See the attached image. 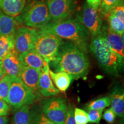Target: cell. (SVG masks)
<instances>
[{"instance_id": "27", "label": "cell", "mask_w": 124, "mask_h": 124, "mask_svg": "<svg viewBox=\"0 0 124 124\" xmlns=\"http://www.w3.org/2000/svg\"><path fill=\"white\" fill-rule=\"evenodd\" d=\"M74 117L75 124H87L89 122L87 113L81 108H75Z\"/></svg>"}, {"instance_id": "20", "label": "cell", "mask_w": 124, "mask_h": 124, "mask_svg": "<svg viewBox=\"0 0 124 124\" xmlns=\"http://www.w3.org/2000/svg\"><path fill=\"white\" fill-rule=\"evenodd\" d=\"M16 110L12 118V124H31L29 105H24Z\"/></svg>"}, {"instance_id": "31", "label": "cell", "mask_w": 124, "mask_h": 124, "mask_svg": "<svg viewBox=\"0 0 124 124\" xmlns=\"http://www.w3.org/2000/svg\"><path fill=\"white\" fill-rule=\"evenodd\" d=\"M116 117V115L115 113L111 108L106 109L103 115V119L108 124H113L115 121Z\"/></svg>"}, {"instance_id": "17", "label": "cell", "mask_w": 124, "mask_h": 124, "mask_svg": "<svg viewBox=\"0 0 124 124\" xmlns=\"http://www.w3.org/2000/svg\"><path fill=\"white\" fill-rule=\"evenodd\" d=\"M18 23L15 18L5 14L0 9V36L14 35Z\"/></svg>"}, {"instance_id": "33", "label": "cell", "mask_w": 124, "mask_h": 124, "mask_svg": "<svg viewBox=\"0 0 124 124\" xmlns=\"http://www.w3.org/2000/svg\"><path fill=\"white\" fill-rule=\"evenodd\" d=\"M86 2L93 8L100 11L101 0H86Z\"/></svg>"}, {"instance_id": "3", "label": "cell", "mask_w": 124, "mask_h": 124, "mask_svg": "<svg viewBox=\"0 0 124 124\" xmlns=\"http://www.w3.org/2000/svg\"><path fill=\"white\" fill-rule=\"evenodd\" d=\"M89 48L100 66L107 73L115 77L121 73L124 59L111 50L101 34L93 36Z\"/></svg>"}, {"instance_id": "37", "label": "cell", "mask_w": 124, "mask_h": 124, "mask_svg": "<svg viewBox=\"0 0 124 124\" xmlns=\"http://www.w3.org/2000/svg\"></svg>"}, {"instance_id": "19", "label": "cell", "mask_w": 124, "mask_h": 124, "mask_svg": "<svg viewBox=\"0 0 124 124\" xmlns=\"http://www.w3.org/2000/svg\"><path fill=\"white\" fill-rule=\"evenodd\" d=\"M111 97V108L116 115L121 118L124 116V95L121 91H114Z\"/></svg>"}, {"instance_id": "2", "label": "cell", "mask_w": 124, "mask_h": 124, "mask_svg": "<svg viewBox=\"0 0 124 124\" xmlns=\"http://www.w3.org/2000/svg\"><path fill=\"white\" fill-rule=\"evenodd\" d=\"M40 30L58 36L62 39L74 43L87 53L90 33L86 28L76 19H68L56 23L49 22Z\"/></svg>"}, {"instance_id": "29", "label": "cell", "mask_w": 124, "mask_h": 124, "mask_svg": "<svg viewBox=\"0 0 124 124\" xmlns=\"http://www.w3.org/2000/svg\"><path fill=\"white\" fill-rule=\"evenodd\" d=\"M74 108L72 105H69L67 108L66 118L63 124H75L74 117Z\"/></svg>"}, {"instance_id": "13", "label": "cell", "mask_w": 124, "mask_h": 124, "mask_svg": "<svg viewBox=\"0 0 124 124\" xmlns=\"http://www.w3.org/2000/svg\"><path fill=\"white\" fill-rule=\"evenodd\" d=\"M101 34L105 38L107 44L111 49V50L124 59V36H121L116 33L109 27L106 28L105 30L102 29Z\"/></svg>"}, {"instance_id": "24", "label": "cell", "mask_w": 124, "mask_h": 124, "mask_svg": "<svg viewBox=\"0 0 124 124\" xmlns=\"http://www.w3.org/2000/svg\"><path fill=\"white\" fill-rule=\"evenodd\" d=\"M111 103V97L108 96L101 98L90 102L87 106V110H103L107 107H108Z\"/></svg>"}, {"instance_id": "15", "label": "cell", "mask_w": 124, "mask_h": 124, "mask_svg": "<svg viewBox=\"0 0 124 124\" xmlns=\"http://www.w3.org/2000/svg\"><path fill=\"white\" fill-rule=\"evenodd\" d=\"M49 66L41 71L38 83V91L40 95L45 97L57 95L59 91L54 86L49 74Z\"/></svg>"}, {"instance_id": "21", "label": "cell", "mask_w": 124, "mask_h": 124, "mask_svg": "<svg viewBox=\"0 0 124 124\" xmlns=\"http://www.w3.org/2000/svg\"><path fill=\"white\" fill-rule=\"evenodd\" d=\"M13 49H15L14 35L0 36V61Z\"/></svg>"}, {"instance_id": "26", "label": "cell", "mask_w": 124, "mask_h": 124, "mask_svg": "<svg viewBox=\"0 0 124 124\" xmlns=\"http://www.w3.org/2000/svg\"><path fill=\"white\" fill-rule=\"evenodd\" d=\"M118 5V0H101L100 12L107 17L111 10Z\"/></svg>"}, {"instance_id": "7", "label": "cell", "mask_w": 124, "mask_h": 124, "mask_svg": "<svg viewBox=\"0 0 124 124\" xmlns=\"http://www.w3.org/2000/svg\"><path fill=\"white\" fill-rule=\"evenodd\" d=\"M99 12L86 2L76 16V20L83 25L93 36L100 35L103 29L102 20Z\"/></svg>"}, {"instance_id": "35", "label": "cell", "mask_w": 124, "mask_h": 124, "mask_svg": "<svg viewBox=\"0 0 124 124\" xmlns=\"http://www.w3.org/2000/svg\"><path fill=\"white\" fill-rule=\"evenodd\" d=\"M6 74L5 72L4 69H2V67L1 66V61H0V82H1V80L2 79V78Z\"/></svg>"}, {"instance_id": "9", "label": "cell", "mask_w": 124, "mask_h": 124, "mask_svg": "<svg viewBox=\"0 0 124 124\" xmlns=\"http://www.w3.org/2000/svg\"><path fill=\"white\" fill-rule=\"evenodd\" d=\"M51 20L56 23L70 18L75 9L74 0H46Z\"/></svg>"}, {"instance_id": "14", "label": "cell", "mask_w": 124, "mask_h": 124, "mask_svg": "<svg viewBox=\"0 0 124 124\" xmlns=\"http://www.w3.org/2000/svg\"><path fill=\"white\" fill-rule=\"evenodd\" d=\"M18 56L21 64L24 66L42 71L49 66L44 59L33 49L20 54Z\"/></svg>"}, {"instance_id": "10", "label": "cell", "mask_w": 124, "mask_h": 124, "mask_svg": "<svg viewBox=\"0 0 124 124\" xmlns=\"http://www.w3.org/2000/svg\"><path fill=\"white\" fill-rule=\"evenodd\" d=\"M38 29L28 27H18L16 31L15 49L18 55L33 49Z\"/></svg>"}, {"instance_id": "1", "label": "cell", "mask_w": 124, "mask_h": 124, "mask_svg": "<svg viewBox=\"0 0 124 124\" xmlns=\"http://www.w3.org/2000/svg\"><path fill=\"white\" fill-rule=\"evenodd\" d=\"M49 64L54 72H66L73 79L85 77L89 69V62L85 52L69 41L63 43L55 59Z\"/></svg>"}, {"instance_id": "34", "label": "cell", "mask_w": 124, "mask_h": 124, "mask_svg": "<svg viewBox=\"0 0 124 124\" xmlns=\"http://www.w3.org/2000/svg\"><path fill=\"white\" fill-rule=\"evenodd\" d=\"M9 118L7 116H0V124H8Z\"/></svg>"}, {"instance_id": "22", "label": "cell", "mask_w": 124, "mask_h": 124, "mask_svg": "<svg viewBox=\"0 0 124 124\" xmlns=\"http://www.w3.org/2000/svg\"><path fill=\"white\" fill-rule=\"evenodd\" d=\"M31 124H56L48 118L40 109L34 108L30 110Z\"/></svg>"}, {"instance_id": "23", "label": "cell", "mask_w": 124, "mask_h": 124, "mask_svg": "<svg viewBox=\"0 0 124 124\" xmlns=\"http://www.w3.org/2000/svg\"><path fill=\"white\" fill-rule=\"evenodd\" d=\"M109 27L111 30L121 36H124V23L122 22L118 18L112 13H110L107 17Z\"/></svg>"}, {"instance_id": "30", "label": "cell", "mask_w": 124, "mask_h": 124, "mask_svg": "<svg viewBox=\"0 0 124 124\" xmlns=\"http://www.w3.org/2000/svg\"><path fill=\"white\" fill-rule=\"evenodd\" d=\"M110 13L116 16L122 22L124 23V5H118Z\"/></svg>"}, {"instance_id": "6", "label": "cell", "mask_w": 124, "mask_h": 124, "mask_svg": "<svg viewBox=\"0 0 124 124\" xmlns=\"http://www.w3.org/2000/svg\"><path fill=\"white\" fill-rule=\"evenodd\" d=\"M11 77V83L8 95V104L15 110L24 105L33 104L36 99L33 93L18 77Z\"/></svg>"}, {"instance_id": "8", "label": "cell", "mask_w": 124, "mask_h": 124, "mask_svg": "<svg viewBox=\"0 0 124 124\" xmlns=\"http://www.w3.org/2000/svg\"><path fill=\"white\" fill-rule=\"evenodd\" d=\"M41 110L44 114L56 124H63L67 110V101L60 97H52L41 102Z\"/></svg>"}, {"instance_id": "5", "label": "cell", "mask_w": 124, "mask_h": 124, "mask_svg": "<svg viewBox=\"0 0 124 124\" xmlns=\"http://www.w3.org/2000/svg\"><path fill=\"white\" fill-rule=\"evenodd\" d=\"M63 42L58 36L38 29L33 49L49 64L55 59Z\"/></svg>"}, {"instance_id": "18", "label": "cell", "mask_w": 124, "mask_h": 124, "mask_svg": "<svg viewBox=\"0 0 124 124\" xmlns=\"http://www.w3.org/2000/svg\"><path fill=\"white\" fill-rule=\"evenodd\" d=\"M49 74L51 79H52L55 83L56 87L58 88L59 90L63 92H65L68 89L71 81L73 79L70 75L62 71L54 72L49 69Z\"/></svg>"}, {"instance_id": "4", "label": "cell", "mask_w": 124, "mask_h": 124, "mask_svg": "<svg viewBox=\"0 0 124 124\" xmlns=\"http://www.w3.org/2000/svg\"><path fill=\"white\" fill-rule=\"evenodd\" d=\"M16 19L18 23L28 27L38 29L45 27L51 20L48 8L44 0H35L28 2Z\"/></svg>"}, {"instance_id": "12", "label": "cell", "mask_w": 124, "mask_h": 124, "mask_svg": "<svg viewBox=\"0 0 124 124\" xmlns=\"http://www.w3.org/2000/svg\"><path fill=\"white\" fill-rule=\"evenodd\" d=\"M1 63L2 69L7 75L18 77L23 65L21 64L18 54L15 49L6 55Z\"/></svg>"}, {"instance_id": "25", "label": "cell", "mask_w": 124, "mask_h": 124, "mask_svg": "<svg viewBox=\"0 0 124 124\" xmlns=\"http://www.w3.org/2000/svg\"><path fill=\"white\" fill-rule=\"evenodd\" d=\"M12 77L6 74L0 82V100L7 102Z\"/></svg>"}, {"instance_id": "36", "label": "cell", "mask_w": 124, "mask_h": 124, "mask_svg": "<svg viewBox=\"0 0 124 124\" xmlns=\"http://www.w3.org/2000/svg\"><path fill=\"white\" fill-rule=\"evenodd\" d=\"M118 5H124V0H118Z\"/></svg>"}, {"instance_id": "32", "label": "cell", "mask_w": 124, "mask_h": 124, "mask_svg": "<svg viewBox=\"0 0 124 124\" xmlns=\"http://www.w3.org/2000/svg\"><path fill=\"white\" fill-rule=\"evenodd\" d=\"M10 111V106L7 102L0 100V116H7Z\"/></svg>"}, {"instance_id": "16", "label": "cell", "mask_w": 124, "mask_h": 124, "mask_svg": "<svg viewBox=\"0 0 124 124\" xmlns=\"http://www.w3.org/2000/svg\"><path fill=\"white\" fill-rule=\"evenodd\" d=\"M26 0H0V9L5 14L16 18L25 5Z\"/></svg>"}, {"instance_id": "11", "label": "cell", "mask_w": 124, "mask_h": 124, "mask_svg": "<svg viewBox=\"0 0 124 124\" xmlns=\"http://www.w3.org/2000/svg\"><path fill=\"white\" fill-rule=\"evenodd\" d=\"M41 71L27 66H23L18 78L22 81L35 95L36 98L39 100L41 95L38 91V83Z\"/></svg>"}, {"instance_id": "28", "label": "cell", "mask_w": 124, "mask_h": 124, "mask_svg": "<svg viewBox=\"0 0 124 124\" xmlns=\"http://www.w3.org/2000/svg\"><path fill=\"white\" fill-rule=\"evenodd\" d=\"M102 112H103V110H88L87 115L89 122L98 124L102 117Z\"/></svg>"}]
</instances>
